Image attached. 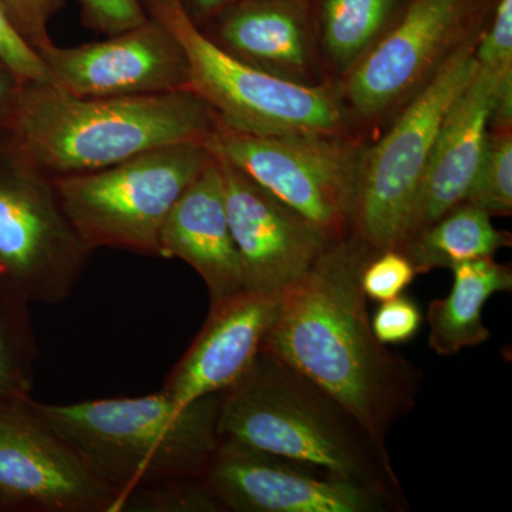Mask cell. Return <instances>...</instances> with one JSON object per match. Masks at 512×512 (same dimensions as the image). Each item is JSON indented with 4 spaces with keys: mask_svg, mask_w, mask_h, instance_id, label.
Returning a JSON list of instances; mask_svg holds the SVG:
<instances>
[{
    "mask_svg": "<svg viewBox=\"0 0 512 512\" xmlns=\"http://www.w3.org/2000/svg\"><path fill=\"white\" fill-rule=\"evenodd\" d=\"M0 62L22 84H52L53 77L42 57L19 35L0 2Z\"/></svg>",
    "mask_w": 512,
    "mask_h": 512,
    "instance_id": "cell-25",
    "label": "cell"
},
{
    "mask_svg": "<svg viewBox=\"0 0 512 512\" xmlns=\"http://www.w3.org/2000/svg\"><path fill=\"white\" fill-rule=\"evenodd\" d=\"M212 158L207 144H174L52 180L64 212L92 251L123 249L161 258L165 218Z\"/></svg>",
    "mask_w": 512,
    "mask_h": 512,
    "instance_id": "cell-6",
    "label": "cell"
},
{
    "mask_svg": "<svg viewBox=\"0 0 512 512\" xmlns=\"http://www.w3.org/2000/svg\"><path fill=\"white\" fill-rule=\"evenodd\" d=\"M29 305L0 278V407L26 402L35 384L37 345Z\"/></svg>",
    "mask_w": 512,
    "mask_h": 512,
    "instance_id": "cell-22",
    "label": "cell"
},
{
    "mask_svg": "<svg viewBox=\"0 0 512 512\" xmlns=\"http://www.w3.org/2000/svg\"><path fill=\"white\" fill-rule=\"evenodd\" d=\"M365 141L328 134H255L218 120L208 147L311 222L330 242L350 237Z\"/></svg>",
    "mask_w": 512,
    "mask_h": 512,
    "instance_id": "cell-9",
    "label": "cell"
},
{
    "mask_svg": "<svg viewBox=\"0 0 512 512\" xmlns=\"http://www.w3.org/2000/svg\"><path fill=\"white\" fill-rule=\"evenodd\" d=\"M474 57L485 70L512 73V0H497L490 23L474 49Z\"/></svg>",
    "mask_w": 512,
    "mask_h": 512,
    "instance_id": "cell-26",
    "label": "cell"
},
{
    "mask_svg": "<svg viewBox=\"0 0 512 512\" xmlns=\"http://www.w3.org/2000/svg\"><path fill=\"white\" fill-rule=\"evenodd\" d=\"M160 248L161 258L181 259L201 276L211 303L247 289L215 154L165 218Z\"/></svg>",
    "mask_w": 512,
    "mask_h": 512,
    "instance_id": "cell-18",
    "label": "cell"
},
{
    "mask_svg": "<svg viewBox=\"0 0 512 512\" xmlns=\"http://www.w3.org/2000/svg\"><path fill=\"white\" fill-rule=\"evenodd\" d=\"M214 154L245 286L251 291L284 292L333 242L244 171Z\"/></svg>",
    "mask_w": 512,
    "mask_h": 512,
    "instance_id": "cell-14",
    "label": "cell"
},
{
    "mask_svg": "<svg viewBox=\"0 0 512 512\" xmlns=\"http://www.w3.org/2000/svg\"><path fill=\"white\" fill-rule=\"evenodd\" d=\"M221 443L319 468L383 494L397 512L410 510L386 441L335 397L271 350L222 394Z\"/></svg>",
    "mask_w": 512,
    "mask_h": 512,
    "instance_id": "cell-2",
    "label": "cell"
},
{
    "mask_svg": "<svg viewBox=\"0 0 512 512\" xmlns=\"http://www.w3.org/2000/svg\"><path fill=\"white\" fill-rule=\"evenodd\" d=\"M417 275L409 256L402 249L390 248L367 259L360 282L367 299L382 303L402 295Z\"/></svg>",
    "mask_w": 512,
    "mask_h": 512,
    "instance_id": "cell-24",
    "label": "cell"
},
{
    "mask_svg": "<svg viewBox=\"0 0 512 512\" xmlns=\"http://www.w3.org/2000/svg\"><path fill=\"white\" fill-rule=\"evenodd\" d=\"M460 50L360 154L350 237L373 251L400 248L447 111L477 72Z\"/></svg>",
    "mask_w": 512,
    "mask_h": 512,
    "instance_id": "cell-8",
    "label": "cell"
},
{
    "mask_svg": "<svg viewBox=\"0 0 512 512\" xmlns=\"http://www.w3.org/2000/svg\"><path fill=\"white\" fill-rule=\"evenodd\" d=\"M92 252L52 177L9 150L0 161V278L30 303L57 305L72 295Z\"/></svg>",
    "mask_w": 512,
    "mask_h": 512,
    "instance_id": "cell-10",
    "label": "cell"
},
{
    "mask_svg": "<svg viewBox=\"0 0 512 512\" xmlns=\"http://www.w3.org/2000/svg\"><path fill=\"white\" fill-rule=\"evenodd\" d=\"M423 315L419 305L407 296H397L382 302L372 318L376 338L384 345H399L412 340L419 333Z\"/></svg>",
    "mask_w": 512,
    "mask_h": 512,
    "instance_id": "cell-29",
    "label": "cell"
},
{
    "mask_svg": "<svg viewBox=\"0 0 512 512\" xmlns=\"http://www.w3.org/2000/svg\"><path fill=\"white\" fill-rule=\"evenodd\" d=\"M453 288L446 298L434 299L427 311L429 346L440 356H454L490 339L483 322L485 303L495 293L511 292L512 269L494 256L463 262L451 268Z\"/></svg>",
    "mask_w": 512,
    "mask_h": 512,
    "instance_id": "cell-19",
    "label": "cell"
},
{
    "mask_svg": "<svg viewBox=\"0 0 512 512\" xmlns=\"http://www.w3.org/2000/svg\"><path fill=\"white\" fill-rule=\"evenodd\" d=\"M222 394L178 404L167 393L29 407L89 463L117 497L201 480L221 446Z\"/></svg>",
    "mask_w": 512,
    "mask_h": 512,
    "instance_id": "cell-4",
    "label": "cell"
},
{
    "mask_svg": "<svg viewBox=\"0 0 512 512\" xmlns=\"http://www.w3.org/2000/svg\"><path fill=\"white\" fill-rule=\"evenodd\" d=\"M495 5L497 0H409L396 25L338 86L366 143L451 57L477 46Z\"/></svg>",
    "mask_w": 512,
    "mask_h": 512,
    "instance_id": "cell-7",
    "label": "cell"
},
{
    "mask_svg": "<svg viewBox=\"0 0 512 512\" xmlns=\"http://www.w3.org/2000/svg\"><path fill=\"white\" fill-rule=\"evenodd\" d=\"M375 252L352 237L330 244L282 292L262 348L291 363L386 441L416 407L421 372L373 332L360 276Z\"/></svg>",
    "mask_w": 512,
    "mask_h": 512,
    "instance_id": "cell-1",
    "label": "cell"
},
{
    "mask_svg": "<svg viewBox=\"0 0 512 512\" xmlns=\"http://www.w3.org/2000/svg\"><path fill=\"white\" fill-rule=\"evenodd\" d=\"M282 292L245 291L211 303L210 313L163 392L178 404L227 392L255 362L274 325Z\"/></svg>",
    "mask_w": 512,
    "mask_h": 512,
    "instance_id": "cell-15",
    "label": "cell"
},
{
    "mask_svg": "<svg viewBox=\"0 0 512 512\" xmlns=\"http://www.w3.org/2000/svg\"><path fill=\"white\" fill-rule=\"evenodd\" d=\"M239 2L242 0H191L197 12V15L192 16L191 19L194 20L195 25L200 22V19H215Z\"/></svg>",
    "mask_w": 512,
    "mask_h": 512,
    "instance_id": "cell-31",
    "label": "cell"
},
{
    "mask_svg": "<svg viewBox=\"0 0 512 512\" xmlns=\"http://www.w3.org/2000/svg\"><path fill=\"white\" fill-rule=\"evenodd\" d=\"M201 484L217 512H397L372 488L234 444L221 443Z\"/></svg>",
    "mask_w": 512,
    "mask_h": 512,
    "instance_id": "cell-12",
    "label": "cell"
},
{
    "mask_svg": "<svg viewBox=\"0 0 512 512\" xmlns=\"http://www.w3.org/2000/svg\"><path fill=\"white\" fill-rule=\"evenodd\" d=\"M508 77L512 73L497 74L477 66L473 79L447 111L400 248L466 201L483 158L495 97Z\"/></svg>",
    "mask_w": 512,
    "mask_h": 512,
    "instance_id": "cell-17",
    "label": "cell"
},
{
    "mask_svg": "<svg viewBox=\"0 0 512 512\" xmlns=\"http://www.w3.org/2000/svg\"><path fill=\"white\" fill-rule=\"evenodd\" d=\"M84 25L106 36L137 28L148 20L140 0H79Z\"/></svg>",
    "mask_w": 512,
    "mask_h": 512,
    "instance_id": "cell-28",
    "label": "cell"
},
{
    "mask_svg": "<svg viewBox=\"0 0 512 512\" xmlns=\"http://www.w3.org/2000/svg\"><path fill=\"white\" fill-rule=\"evenodd\" d=\"M511 241L510 232L495 228L490 215L464 201L400 249L416 266L417 274H427L494 256L500 249L511 247Z\"/></svg>",
    "mask_w": 512,
    "mask_h": 512,
    "instance_id": "cell-21",
    "label": "cell"
},
{
    "mask_svg": "<svg viewBox=\"0 0 512 512\" xmlns=\"http://www.w3.org/2000/svg\"><path fill=\"white\" fill-rule=\"evenodd\" d=\"M53 86L77 97L150 96L190 90L183 46L163 23L150 18L103 42L40 49Z\"/></svg>",
    "mask_w": 512,
    "mask_h": 512,
    "instance_id": "cell-13",
    "label": "cell"
},
{
    "mask_svg": "<svg viewBox=\"0 0 512 512\" xmlns=\"http://www.w3.org/2000/svg\"><path fill=\"white\" fill-rule=\"evenodd\" d=\"M218 117L191 90L77 97L22 84L6 121L10 150L49 177L92 173L156 148L210 143Z\"/></svg>",
    "mask_w": 512,
    "mask_h": 512,
    "instance_id": "cell-3",
    "label": "cell"
},
{
    "mask_svg": "<svg viewBox=\"0 0 512 512\" xmlns=\"http://www.w3.org/2000/svg\"><path fill=\"white\" fill-rule=\"evenodd\" d=\"M466 202L491 218L512 214V130L488 128L483 158Z\"/></svg>",
    "mask_w": 512,
    "mask_h": 512,
    "instance_id": "cell-23",
    "label": "cell"
},
{
    "mask_svg": "<svg viewBox=\"0 0 512 512\" xmlns=\"http://www.w3.org/2000/svg\"><path fill=\"white\" fill-rule=\"evenodd\" d=\"M28 402L0 407V507L116 512L114 491Z\"/></svg>",
    "mask_w": 512,
    "mask_h": 512,
    "instance_id": "cell-11",
    "label": "cell"
},
{
    "mask_svg": "<svg viewBox=\"0 0 512 512\" xmlns=\"http://www.w3.org/2000/svg\"><path fill=\"white\" fill-rule=\"evenodd\" d=\"M200 28L235 59L288 82L336 86L320 60L312 16L303 0H242Z\"/></svg>",
    "mask_w": 512,
    "mask_h": 512,
    "instance_id": "cell-16",
    "label": "cell"
},
{
    "mask_svg": "<svg viewBox=\"0 0 512 512\" xmlns=\"http://www.w3.org/2000/svg\"><path fill=\"white\" fill-rule=\"evenodd\" d=\"M10 22L22 39L39 52L52 42L49 23L62 9L64 0H0Z\"/></svg>",
    "mask_w": 512,
    "mask_h": 512,
    "instance_id": "cell-27",
    "label": "cell"
},
{
    "mask_svg": "<svg viewBox=\"0 0 512 512\" xmlns=\"http://www.w3.org/2000/svg\"><path fill=\"white\" fill-rule=\"evenodd\" d=\"M406 6L400 0H320L312 25L330 82L339 86L396 25Z\"/></svg>",
    "mask_w": 512,
    "mask_h": 512,
    "instance_id": "cell-20",
    "label": "cell"
},
{
    "mask_svg": "<svg viewBox=\"0 0 512 512\" xmlns=\"http://www.w3.org/2000/svg\"><path fill=\"white\" fill-rule=\"evenodd\" d=\"M183 46L190 90L221 123L255 134H328L365 141L338 86H303L255 69L211 42L183 0H140ZM366 143V141H365Z\"/></svg>",
    "mask_w": 512,
    "mask_h": 512,
    "instance_id": "cell-5",
    "label": "cell"
},
{
    "mask_svg": "<svg viewBox=\"0 0 512 512\" xmlns=\"http://www.w3.org/2000/svg\"><path fill=\"white\" fill-rule=\"evenodd\" d=\"M20 87L22 83L16 79L15 74L0 62V123L5 126L18 100Z\"/></svg>",
    "mask_w": 512,
    "mask_h": 512,
    "instance_id": "cell-30",
    "label": "cell"
}]
</instances>
